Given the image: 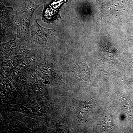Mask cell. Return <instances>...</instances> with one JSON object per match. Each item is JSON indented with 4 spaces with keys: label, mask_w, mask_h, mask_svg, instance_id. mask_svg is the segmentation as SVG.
Instances as JSON below:
<instances>
[{
    "label": "cell",
    "mask_w": 133,
    "mask_h": 133,
    "mask_svg": "<svg viewBox=\"0 0 133 133\" xmlns=\"http://www.w3.org/2000/svg\"><path fill=\"white\" fill-rule=\"evenodd\" d=\"M105 6L114 12H129L133 9V0H111Z\"/></svg>",
    "instance_id": "6da1fadb"
}]
</instances>
